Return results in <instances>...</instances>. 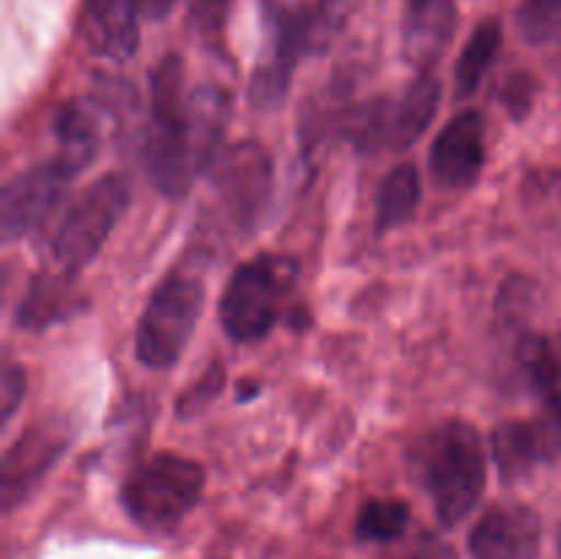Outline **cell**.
<instances>
[{"mask_svg":"<svg viewBox=\"0 0 561 559\" xmlns=\"http://www.w3.org/2000/svg\"><path fill=\"white\" fill-rule=\"evenodd\" d=\"M186 71L179 55H164L151 69V124L142 164L162 195L184 197L197 175L222 157L230 121V96L217 85L184 88Z\"/></svg>","mask_w":561,"mask_h":559,"instance_id":"obj_1","label":"cell"},{"mask_svg":"<svg viewBox=\"0 0 561 559\" xmlns=\"http://www.w3.org/2000/svg\"><path fill=\"white\" fill-rule=\"evenodd\" d=\"M409 464L442 526H458L485 491L488 455L480 431L466 420H447L416 438Z\"/></svg>","mask_w":561,"mask_h":559,"instance_id":"obj_2","label":"cell"},{"mask_svg":"<svg viewBox=\"0 0 561 559\" xmlns=\"http://www.w3.org/2000/svg\"><path fill=\"white\" fill-rule=\"evenodd\" d=\"M206 488V471L197 460L159 453L137 466L121 488V504L137 526L170 532L197 507Z\"/></svg>","mask_w":561,"mask_h":559,"instance_id":"obj_3","label":"cell"},{"mask_svg":"<svg viewBox=\"0 0 561 559\" xmlns=\"http://www.w3.org/2000/svg\"><path fill=\"white\" fill-rule=\"evenodd\" d=\"M296 266L277 255H257L230 274L219 299V323L233 343H257L277 327Z\"/></svg>","mask_w":561,"mask_h":559,"instance_id":"obj_4","label":"cell"},{"mask_svg":"<svg viewBox=\"0 0 561 559\" xmlns=\"http://www.w3.org/2000/svg\"><path fill=\"white\" fill-rule=\"evenodd\" d=\"M206 305V288L190 274H170L148 299L135 332V354L151 370H168L184 356Z\"/></svg>","mask_w":561,"mask_h":559,"instance_id":"obj_5","label":"cell"},{"mask_svg":"<svg viewBox=\"0 0 561 559\" xmlns=\"http://www.w3.org/2000/svg\"><path fill=\"white\" fill-rule=\"evenodd\" d=\"M131 192L124 175H102L66 212L53 239V263L60 272L77 274L99 255L104 241L129 208Z\"/></svg>","mask_w":561,"mask_h":559,"instance_id":"obj_6","label":"cell"},{"mask_svg":"<svg viewBox=\"0 0 561 559\" xmlns=\"http://www.w3.org/2000/svg\"><path fill=\"white\" fill-rule=\"evenodd\" d=\"M263 31L266 44L250 77V102L255 107H277L288 96L299 58L316 44L307 11L285 9L272 0L263 5Z\"/></svg>","mask_w":561,"mask_h":559,"instance_id":"obj_7","label":"cell"},{"mask_svg":"<svg viewBox=\"0 0 561 559\" xmlns=\"http://www.w3.org/2000/svg\"><path fill=\"white\" fill-rule=\"evenodd\" d=\"M219 206L239 230H252L266 214L274 192V159L257 140H241L214 164Z\"/></svg>","mask_w":561,"mask_h":559,"instance_id":"obj_8","label":"cell"},{"mask_svg":"<svg viewBox=\"0 0 561 559\" xmlns=\"http://www.w3.org/2000/svg\"><path fill=\"white\" fill-rule=\"evenodd\" d=\"M71 438H75V431L64 417H49L20 433V438L5 449L3 471H0L5 513L25 502L42 486L44 477L71 447Z\"/></svg>","mask_w":561,"mask_h":559,"instance_id":"obj_9","label":"cell"},{"mask_svg":"<svg viewBox=\"0 0 561 559\" xmlns=\"http://www.w3.org/2000/svg\"><path fill=\"white\" fill-rule=\"evenodd\" d=\"M71 179L75 175L58 157L14 175L3 186V203H0V228L5 241L22 239L42 228L64 203Z\"/></svg>","mask_w":561,"mask_h":559,"instance_id":"obj_10","label":"cell"},{"mask_svg":"<svg viewBox=\"0 0 561 559\" xmlns=\"http://www.w3.org/2000/svg\"><path fill=\"white\" fill-rule=\"evenodd\" d=\"M493 460L502 480L518 482L561 455V406H542L529 420H510L493 431Z\"/></svg>","mask_w":561,"mask_h":559,"instance_id":"obj_11","label":"cell"},{"mask_svg":"<svg viewBox=\"0 0 561 559\" xmlns=\"http://www.w3.org/2000/svg\"><path fill=\"white\" fill-rule=\"evenodd\" d=\"M485 118L477 110L455 115L431 146V175L442 190H469L485 168Z\"/></svg>","mask_w":561,"mask_h":559,"instance_id":"obj_12","label":"cell"},{"mask_svg":"<svg viewBox=\"0 0 561 559\" xmlns=\"http://www.w3.org/2000/svg\"><path fill=\"white\" fill-rule=\"evenodd\" d=\"M540 546V515L518 502L488 507L469 535V551L474 559H537Z\"/></svg>","mask_w":561,"mask_h":559,"instance_id":"obj_13","label":"cell"},{"mask_svg":"<svg viewBox=\"0 0 561 559\" xmlns=\"http://www.w3.org/2000/svg\"><path fill=\"white\" fill-rule=\"evenodd\" d=\"M458 31L455 0H409L400 31V53L416 71H431Z\"/></svg>","mask_w":561,"mask_h":559,"instance_id":"obj_14","label":"cell"},{"mask_svg":"<svg viewBox=\"0 0 561 559\" xmlns=\"http://www.w3.org/2000/svg\"><path fill=\"white\" fill-rule=\"evenodd\" d=\"M140 16L135 0H82V44L99 58L129 60L140 47Z\"/></svg>","mask_w":561,"mask_h":559,"instance_id":"obj_15","label":"cell"},{"mask_svg":"<svg viewBox=\"0 0 561 559\" xmlns=\"http://www.w3.org/2000/svg\"><path fill=\"white\" fill-rule=\"evenodd\" d=\"M85 305V296L77 290V277L53 269V272L36 274L31 280L20 307H16V327L27 329V332H44L55 323L80 316Z\"/></svg>","mask_w":561,"mask_h":559,"instance_id":"obj_16","label":"cell"},{"mask_svg":"<svg viewBox=\"0 0 561 559\" xmlns=\"http://www.w3.org/2000/svg\"><path fill=\"white\" fill-rule=\"evenodd\" d=\"M442 102V82L433 71H420L400 96H389V151L414 146L433 124Z\"/></svg>","mask_w":561,"mask_h":559,"instance_id":"obj_17","label":"cell"},{"mask_svg":"<svg viewBox=\"0 0 561 559\" xmlns=\"http://www.w3.org/2000/svg\"><path fill=\"white\" fill-rule=\"evenodd\" d=\"M55 137H58V153L55 157L71 170V175L82 173L96 159L102 146V115L99 107L88 99H69L55 113Z\"/></svg>","mask_w":561,"mask_h":559,"instance_id":"obj_18","label":"cell"},{"mask_svg":"<svg viewBox=\"0 0 561 559\" xmlns=\"http://www.w3.org/2000/svg\"><path fill=\"white\" fill-rule=\"evenodd\" d=\"M422 203V175L411 162L398 164L381 181L376 195V233L398 230L416 217Z\"/></svg>","mask_w":561,"mask_h":559,"instance_id":"obj_19","label":"cell"},{"mask_svg":"<svg viewBox=\"0 0 561 559\" xmlns=\"http://www.w3.org/2000/svg\"><path fill=\"white\" fill-rule=\"evenodd\" d=\"M515 356L546 406H561V332L524 334L518 340Z\"/></svg>","mask_w":561,"mask_h":559,"instance_id":"obj_20","label":"cell"},{"mask_svg":"<svg viewBox=\"0 0 561 559\" xmlns=\"http://www.w3.org/2000/svg\"><path fill=\"white\" fill-rule=\"evenodd\" d=\"M499 47H502V25L496 20L480 22L469 36L466 47L460 49V58L455 64V96L469 99L480 88L482 77L496 60Z\"/></svg>","mask_w":561,"mask_h":559,"instance_id":"obj_21","label":"cell"},{"mask_svg":"<svg viewBox=\"0 0 561 559\" xmlns=\"http://www.w3.org/2000/svg\"><path fill=\"white\" fill-rule=\"evenodd\" d=\"M411 524V507L403 499H367L356 513L354 535L362 543H392Z\"/></svg>","mask_w":561,"mask_h":559,"instance_id":"obj_22","label":"cell"},{"mask_svg":"<svg viewBox=\"0 0 561 559\" xmlns=\"http://www.w3.org/2000/svg\"><path fill=\"white\" fill-rule=\"evenodd\" d=\"M515 22L520 36L531 44L561 38V0H520Z\"/></svg>","mask_w":561,"mask_h":559,"instance_id":"obj_23","label":"cell"},{"mask_svg":"<svg viewBox=\"0 0 561 559\" xmlns=\"http://www.w3.org/2000/svg\"><path fill=\"white\" fill-rule=\"evenodd\" d=\"M236 0H190V25L214 53L225 47V27Z\"/></svg>","mask_w":561,"mask_h":559,"instance_id":"obj_24","label":"cell"},{"mask_svg":"<svg viewBox=\"0 0 561 559\" xmlns=\"http://www.w3.org/2000/svg\"><path fill=\"white\" fill-rule=\"evenodd\" d=\"M356 3H359V0H318L316 9L307 11V16H310L312 44H316V49L327 47L329 38L337 36V33L343 31L345 22H348V16L354 14Z\"/></svg>","mask_w":561,"mask_h":559,"instance_id":"obj_25","label":"cell"},{"mask_svg":"<svg viewBox=\"0 0 561 559\" xmlns=\"http://www.w3.org/2000/svg\"><path fill=\"white\" fill-rule=\"evenodd\" d=\"M222 387H225V367L211 365L206 370V376L201 378V384H195V387H190L184 395H181L179 414L181 417L197 414V411L206 409V406L211 403L219 392H222Z\"/></svg>","mask_w":561,"mask_h":559,"instance_id":"obj_26","label":"cell"},{"mask_svg":"<svg viewBox=\"0 0 561 559\" xmlns=\"http://www.w3.org/2000/svg\"><path fill=\"white\" fill-rule=\"evenodd\" d=\"M535 96H537V80L529 75H513L502 91L504 107L510 110V115H513L515 121L526 118V115L531 113Z\"/></svg>","mask_w":561,"mask_h":559,"instance_id":"obj_27","label":"cell"},{"mask_svg":"<svg viewBox=\"0 0 561 559\" xmlns=\"http://www.w3.org/2000/svg\"><path fill=\"white\" fill-rule=\"evenodd\" d=\"M0 387H3V389H0V409H3V425H9V420L16 414L22 398H25V387H27L25 367L9 362V365L3 367V381H0Z\"/></svg>","mask_w":561,"mask_h":559,"instance_id":"obj_28","label":"cell"},{"mask_svg":"<svg viewBox=\"0 0 561 559\" xmlns=\"http://www.w3.org/2000/svg\"><path fill=\"white\" fill-rule=\"evenodd\" d=\"M394 559H458V551L438 535H422L403 557Z\"/></svg>","mask_w":561,"mask_h":559,"instance_id":"obj_29","label":"cell"},{"mask_svg":"<svg viewBox=\"0 0 561 559\" xmlns=\"http://www.w3.org/2000/svg\"><path fill=\"white\" fill-rule=\"evenodd\" d=\"M146 20H164L179 0H135Z\"/></svg>","mask_w":561,"mask_h":559,"instance_id":"obj_30","label":"cell"},{"mask_svg":"<svg viewBox=\"0 0 561 559\" xmlns=\"http://www.w3.org/2000/svg\"><path fill=\"white\" fill-rule=\"evenodd\" d=\"M261 392V384L257 381H241L239 384V400H250Z\"/></svg>","mask_w":561,"mask_h":559,"instance_id":"obj_31","label":"cell"},{"mask_svg":"<svg viewBox=\"0 0 561 559\" xmlns=\"http://www.w3.org/2000/svg\"><path fill=\"white\" fill-rule=\"evenodd\" d=\"M557 546H559V554H561V526H559V532H557Z\"/></svg>","mask_w":561,"mask_h":559,"instance_id":"obj_32","label":"cell"}]
</instances>
